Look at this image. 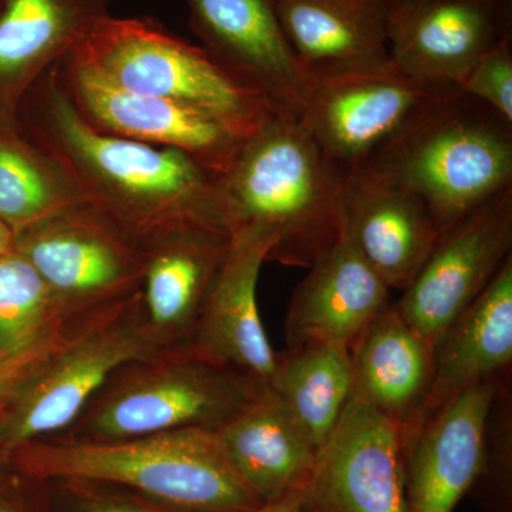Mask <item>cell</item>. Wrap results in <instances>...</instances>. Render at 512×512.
Here are the masks:
<instances>
[{"label": "cell", "instance_id": "6da1fadb", "mask_svg": "<svg viewBox=\"0 0 512 512\" xmlns=\"http://www.w3.org/2000/svg\"><path fill=\"white\" fill-rule=\"evenodd\" d=\"M22 104L25 133L62 168L84 202L144 252L181 232H229L220 175L183 151L97 130L52 69Z\"/></svg>", "mask_w": 512, "mask_h": 512}, {"label": "cell", "instance_id": "7a4b0ae2", "mask_svg": "<svg viewBox=\"0 0 512 512\" xmlns=\"http://www.w3.org/2000/svg\"><path fill=\"white\" fill-rule=\"evenodd\" d=\"M345 177L301 120L274 114L220 175L229 234L265 229L274 235L268 262L309 269L345 232Z\"/></svg>", "mask_w": 512, "mask_h": 512}, {"label": "cell", "instance_id": "3957f363", "mask_svg": "<svg viewBox=\"0 0 512 512\" xmlns=\"http://www.w3.org/2000/svg\"><path fill=\"white\" fill-rule=\"evenodd\" d=\"M10 453L36 480L123 485L177 512H249L262 505L228 463L214 430L42 439Z\"/></svg>", "mask_w": 512, "mask_h": 512}, {"label": "cell", "instance_id": "277c9868", "mask_svg": "<svg viewBox=\"0 0 512 512\" xmlns=\"http://www.w3.org/2000/svg\"><path fill=\"white\" fill-rule=\"evenodd\" d=\"M362 168L420 197L443 234L511 190L512 121L456 87Z\"/></svg>", "mask_w": 512, "mask_h": 512}, {"label": "cell", "instance_id": "5b68a950", "mask_svg": "<svg viewBox=\"0 0 512 512\" xmlns=\"http://www.w3.org/2000/svg\"><path fill=\"white\" fill-rule=\"evenodd\" d=\"M70 53L121 89L205 111L245 137L278 114L201 46L153 19L107 16Z\"/></svg>", "mask_w": 512, "mask_h": 512}, {"label": "cell", "instance_id": "8992f818", "mask_svg": "<svg viewBox=\"0 0 512 512\" xmlns=\"http://www.w3.org/2000/svg\"><path fill=\"white\" fill-rule=\"evenodd\" d=\"M90 404L77 439L123 440L181 429L217 430L268 384L210 362L188 345L131 363Z\"/></svg>", "mask_w": 512, "mask_h": 512}, {"label": "cell", "instance_id": "52a82bcc", "mask_svg": "<svg viewBox=\"0 0 512 512\" xmlns=\"http://www.w3.org/2000/svg\"><path fill=\"white\" fill-rule=\"evenodd\" d=\"M161 349L144 322L140 291L16 394L3 414L2 447L12 451L66 429L123 367Z\"/></svg>", "mask_w": 512, "mask_h": 512}, {"label": "cell", "instance_id": "ba28073f", "mask_svg": "<svg viewBox=\"0 0 512 512\" xmlns=\"http://www.w3.org/2000/svg\"><path fill=\"white\" fill-rule=\"evenodd\" d=\"M458 86L397 72L350 74L316 82L301 123L340 173H355Z\"/></svg>", "mask_w": 512, "mask_h": 512}, {"label": "cell", "instance_id": "9c48e42d", "mask_svg": "<svg viewBox=\"0 0 512 512\" xmlns=\"http://www.w3.org/2000/svg\"><path fill=\"white\" fill-rule=\"evenodd\" d=\"M13 249L70 309L121 301L143 285L146 252L87 204L19 232Z\"/></svg>", "mask_w": 512, "mask_h": 512}, {"label": "cell", "instance_id": "30bf717a", "mask_svg": "<svg viewBox=\"0 0 512 512\" xmlns=\"http://www.w3.org/2000/svg\"><path fill=\"white\" fill-rule=\"evenodd\" d=\"M52 70L80 116L97 130L183 151L214 174L228 170L248 138L205 111L121 89L74 53Z\"/></svg>", "mask_w": 512, "mask_h": 512}, {"label": "cell", "instance_id": "8fae6325", "mask_svg": "<svg viewBox=\"0 0 512 512\" xmlns=\"http://www.w3.org/2000/svg\"><path fill=\"white\" fill-rule=\"evenodd\" d=\"M296 495L302 512H407L402 427L350 397Z\"/></svg>", "mask_w": 512, "mask_h": 512}, {"label": "cell", "instance_id": "7c38bea8", "mask_svg": "<svg viewBox=\"0 0 512 512\" xmlns=\"http://www.w3.org/2000/svg\"><path fill=\"white\" fill-rule=\"evenodd\" d=\"M512 256V188L443 232L394 305L431 345L490 285Z\"/></svg>", "mask_w": 512, "mask_h": 512}, {"label": "cell", "instance_id": "4fadbf2b", "mask_svg": "<svg viewBox=\"0 0 512 512\" xmlns=\"http://www.w3.org/2000/svg\"><path fill=\"white\" fill-rule=\"evenodd\" d=\"M202 49L278 114L301 119L315 82L282 32L274 0H183Z\"/></svg>", "mask_w": 512, "mask_h": 512}, {"label": "cell", "instance_id": "5bb4252c", "mask_svg": "<svg viewBox=\"0 0 512 512\" xmlns=\"http://www.w3.org/2000/svg\"><path fill=\"white\" fill-rule=\"evenodd\" d=\"M512 35V0H389L386 37L397 72L460 86L474 64Z\"/></svg>", "mask_w": 512, "mask_h": 512}, {"label": "cell", "instance_id": "9a60e30c", "mask_svg": "<svg viewBox=\"0 0 512 512\" xmlns=\"http://www.w3.org/2000/svg\"><path fill=\"white\" fill-rule=\"evenodd\" d=\"M500 380L470 387L403 434L407 512H453L483 476Z\"/></svg>", "mask_w": 512, "mask_h": 512}, {"label": "cell", "instance_id": "2e32d148", "mask_svg": "<svg viewBox=\"0 0 512 512\" xmlns=\"http://www.w3.org/2000/svg\"><path fill=\"white\" fill-rule=\"evenodd\" d=\"M274 235L262 228L231 231L227 258L188 345L197 355L268 384L276 352L259 315L256 288Z\"/></svg>", "mask_w": 512, "mask_h": 512}, {"label": "cell", "instance_id": "e0dca14e", "mask_svg": "<svg viewBox=\"0 0 512 512\" xmlns=\"http://www.w3.org/2000/svg\"><path fill=\"white\" fill-rule=\"evenodd\" d=\"M345 231L367 265L399 292L412 284L441 235L420 197L365 168L345 177Z\"/></svg>", "mask_w": 512, "mask_h": 512}, {"label": "cell", "instance_id": "ac0fdd59", "mask_svg": "<svg viewBox=\"0 0 512 512\" xmlns=\"http://www.w3.org/2000/svg\"><path fill=\"white\" fill-rule=\"evenodd\" d=\"M296 59L313 82L392 67L389 0H274Z\"/></svg>", "mask_w": 512, "mask_h": 512}, {"label": "cell", "instance_id": "d6986e66", "mask_svg": "<svg viewBox=\"0 0 512 512\" xmlns=\"http://www.w3.org/2000/svg\"><path fill=\"white\" fill-rule=\"evenodd\" d=\"M393 301L392 289L367 265L345 231L293 289L285 318L286 345L325 340L350 348Z\"/></svg>", "mask_w": 512, "mask_h": 512}, {"label": "cell", "instance_id": "ffe728a7", "mask_svg": "<svg viewBox=\"0 0 512 512\" xmlns=\"http://www.w3.org/2000/svg\"><path fill=\"white\" fill-rule=\"evenodd\" d=\"M111 0H3L0 9V120L110 16Z\"/></svg>", "mask_w": 512, "mask_h": 512}, {"label": "cell", "instance_id": "44dd1931", "mask_svg": "<svg viewBox=\"0 0 512 512\" xmlns=\"http://www.w3.org/2000/svg\"><path fill=\"white\" fill-rule=\"evenodd\" d=\"M229 242V232L195 229L146 249L141 311L158 345L171 348L191 342Z\"/></svg>", "mask_w": 512, "mask_h": 512}, {"label": "cell", "instance_id": "7402d4cb", "mask_svg": "<svg viewBox=\"0 0 512 512\" xmlns=\"http://www.w3.org/2000/svg\"><path fill=\"white\" fill-rule=\"evenodd\" d=\"M512 363V256L434 345L433 375L409 433L470 387L500 380Z\"/></svg>", "mask_w": 512, "mask_h": 512}, {"label": "cell", "instance_id": "603a6c76", "mask_svg": "<svg viewBox=\"0 0 512 512\" xmlns=\"http://www.w3.org/2000/svg\"><path fill=\"white\" fill-rule=\"evenodd\" d=\"M214 433L228 463L261 504L298 494L318 451L268 386Z\"/></svg>", "mask_w": 512, "mask_h": 512}, {"label": "cell", "instance_id": "cb8c5ba5", "mask_svg": "<svg viewBox=\"0 0 512 512\" xmlns=\"http://www.w3.org/2000/svg\"><path fill=\"white\" fill-rule=\"evenodd\" d=\"M349 350L352 397L406 429L429 392L434 346L403 318L393 301Z\"/></svg>", "mask_w": 512, "mask_h": 512}, {"label": "cell", "instance_id": "d4e9b609", "mask_svg": "<svg viewBox=\"0 0 512 512\" xmlns=\"http://www.w3.org/2000/svg\"><path fill=\"white\" fill-rule=\"evenodd\" d=\"M352 384L349 346L309 340L276 353L268 389L288 407L319 448L352 397Z\"/></svg>", "mask_w": 512, "mask_h": 512}, {"label": "cell", "instance_id": "484cf974", "mask_svg": "<svg viewBox=\"0 0 512 512\" xmlns=\"http://www.w3.org/2000/svg\"><path fill=\"white\" fill-rule=\"evenodd\" d=\"M9 120H0V222L16 235L86 202L62 168Z\"/></svg>", "mask_w": 512, "mask_h": 512}, {"label": "cell", "instance_id": "4316f807", "mask_svg": "<svg viewBox=\"0 0 512 512\" xmlns=\"http://www.w3.org/2000/svg\"><path fill=\"white\" fill-rule=\"evenodd\" d=\"M74 311L80 309L57 301L18 251L0 255V353L25 348Z\"/></svg>", "mask_w": 512, "mask_h": 512}, {"label": "cell", "instance_id": "83f0119b", "mask_svg": "<svg viewBox=\"0 0 512 512\" xmlns=\"http://www.w3.org/2000/svg\"><path fill=\"white\" fill-rule=\"evenodd\" d=\"M458 87L512 121V35L491 47Z\"/></svg>", "mask_w": 512, "mask_h": 512}, {"label": "cell", "instance_id": "f1b7e54d", "mask_svg": "<svg viewBox=\"0 0 512 512\" xmlns=\"http://www.w3.org/2000/svg\"><path fill=\"white\" fill-rule=\"evenodd\" d=\"M82 512H177L167 507H154L130 498L99 497L87 501Z\"/></svg>", "mask_w": 512, "mask_h": 512}, {"label": "cell", "instance_id": "f546056e", "mask_svg": "<svg viewBox=\"0 0 512 512\" xmlns=\"http://www.w3.org/2000/svg\"><path fill=\"white\" fill-rule=\"evenodd\" d=\"M249 512H302L299 508L298 495H291L284 500L276 501V503L262 504L258 508Z\"/></svg>", "mask_w": 512, "mask_h": 512}, {"label": "cell", "instance_id": "4dcf8cb0", "mask_svg": "<svg viewBox=\"0 0 512 512\" xmlns=\"http://www.w3.org/2000/svg\"><path fill=\"white\" fill-rule=\"evenodd\" d=\"M13 238H15L13 232L0 222V255L13 249Z\"/></svg>", "mask_w": 512, "mask_h": 512}, {"label": "cell", "instance_id": "1f68e13d", "mask_svg": "<svg viewBox=\"0 0 512 512\" xmlns=\"http://www.w3.org/2000/svg\"><path fill=\"white\" fill-rule=\"evenodd\" d=\"M0 512H22L15 504L10 503L6 498L0 497Z\"/></svg>", "mask_w": 512, "mask_h": 512}, {"label": "cell", "instance_id": "d6a6232c", "mask_svg": "<svg viewBox=\"0 0 512 512\" xmlns=\"http://www.w3.org/2000/svg\"><path fill=\"white\" fill-rule=\"evenodd\" d=\"M3 414H5V409L0 410V446H2V424H3Z\"/></svg>", "mask_w": 512, "mask_h": 512}, {"label": "cell", "instance_id": "836d02e7", "mask_svg": "<svg viewBox=\"0 0 512 512\" xmlns=\"http://www.w3.org/2000/svg\"><path fill=\"white\" fill-rule=\"evenodd\" d=\"M3 0H0V9H2Z\"/></svg>", "mask_w": 512, "mask_h": 512}]
</instances>
